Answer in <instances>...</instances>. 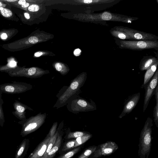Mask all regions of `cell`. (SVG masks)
<instances>
[{
	"instance_id": "5b68a950",
	"label": "cell",
	"mask_w": 158,
	"mask_h": 158,
	"mask_svg": "<svg viewBox=\"0 0 158 158\" xmlns=\"http://www.w3.org/2000/svg\"><path fill=\"white\" fill-rule=\"evenodd\" d=\"M115 43L120 48L135 51H141L147 49H158V40H122L115 39Z\"/></svg>"
},
{
	"instance_id": "8fae6325",
	"label": "cell",
	"mask_w": 158,
	"mask_h": 158,
	"mask_svg": "<svg viewBox=\"0 0 158 158\" xmlns=\"http://www.w3.org/2000/svg\"><path fill=\"white\" fill-rule=\"evenodd\" d=\"M140 93L138 92L131 96L125 102L123 110L118 118H121L131 113L137 105L139 100Z\"/></svg>"
},
{
	"instance_id": "4fadbf2b",
	"label": "cell",
	"mask_w": 158,
	"mask_h": 158,
	"mask_svg": "<svg viewBox=\"0 0 158 158\" xmlns=\"http://www.w3.org/2000/svg\"><path fill=\"white\" fill-rule=\"evenodd\" d=\"M51 138L48 135L32 153L28 158H40L44 154Z\"/></svg>"
},
{
	"instance_id": "6da1fadb",
	"label": "cell",
	"mask_w": 158,
	"mask_h": 158,
	"mask_svg": "<svg viewBox=\"0 0 158 158\" xmlns=\"http://www.w3.org/2000/svg\"><path fill=\"white\" fill-rule=\"evenodd\" d=\"M87 77L86 73H82L73 79L69 86L63 87L56 95L58 99L53 107L57 109L62 107L66 105L72 97L79 95L81 92V89L84 84Z\"/></svg>"
},
{
	"instance_id": "f546056e",
	"label": "cell",
	"mask_w": 158,
	"mask_h": 158,
	"mask_svg": "<svg viewBox=\"0 0 158 158\" xmlns=\"http://www.w3.org/2000/svg\"><path fill=\"white\" fill-rule=\"evenodd\" d=\"M81 51L79 49H77L75 50L74 53L75 55L77 56L79 55L81 52Z\"/></svg>"
},
{
	"instance_id": "3957f363",
	"label": "cell",
	"mask_w": 158,
	"mask_h": 158,
	"mask_svg": "<svg viewBox=\"0 0 158 158\" xmlns=\"http://www.w3.org/2000/svg\"><path fill=\"white\" fill-rule=\"evenodd\" d=\"M66 106L68 110L74 114L92 111L97 109L96 105L92 100L90 99V102H89L79 95L72 97Z\"/></svg>"
},
{
	"instance_id": "4316f807",
	"label": "cell",
	"mask_w": 158,
	"mask_h": 158,
	"mask_svg": "<svg viewBox=\"0 0 158 158\" xmlns=\"http://www.w3.org/2000/svg\"><path fill=\"white\" fill-rule=\"evenodd\" d=\"M57 122H55L53 124L48 134L51 138L55 134L56 131L57 126Z\"/></svg>"
},
{
	"instance_id": "2e32d148",
	"label": "cell",
	"mask_w": 158,
	"mask_h": 158,
	"mask_svg": "<svg viewBox=\"0 0 158 158\" xmlns=\"http://www.w3.org/2000/svg\"><path fill=\"white\" fill-rule=\"evenodd\" d=\"M158 64V61L151 65L146 71L144 76L143 84L142 85L146 84L154 74Z\"/></svg>"
},
{
	"instance_id": "277c9868",
	"label": "cell",
	"mask_w": 158,
	"mask_h": 158,
	"mask_svg": "<svg viewBox=\"0 0 158 158\" xmlns=\"http://www.w3.org/2000/svg\"><path fill=\"white\" fill-rule=\"evenodd\" d=\"M47 117L46 113L40 112L27 118L20 120L18 123L22 126L20 135L25 137L38 129L45 122Z\"/></svg>"
},
{
	"instance_id": "44dd1931",
	"label": "cell",
	"mask_w": 158,
	"mask_h": 158,
	"mask_svg": "<svg viewBox=\"0 0 158 158\" xmlns=\"http://www.w3.org/2000/svg\"><path fill=\"white\" fill-rule=\"evenodd\" d=\"M92 136V135L88 132L86 134L76 139L74 148L82 145Z\"/></svg>"
},
{
	"instance_id": "74e56055",
	"label": "cell",
	"mask_w": 158,
	"mask_h": 158,
	"mask_svg": "<svg viewBox=\"0 0 158 158\" xmlns=\"http://www.w3.org/2000/svg\"><path fill=\"white\" fill-rule=\"evenodd\" d=\"M2 6V3L0 2V7H2L1 6Z\"/></svg>"
},
{
	"instance_id": "836d02e7",
	"label": "cell",
	"mask_w": 158,
	"mask_h": 158,
	"mask_svg": "<svg viewBox=\"0 0 158 158\" xmlns=\"http://www.w3.org/2000/svg\"><path fill=\"white\" fill-rule=\"evenodd\" d=\"M43 54V53L42 52H37L35 54V56L36 57L39 56Z\"/></svg>"
},
{
	"instance_id": "d6986e66",
	"label": "cell",
	"mask_w": 158,
	"mask_h": 158,
	"mask_svg": "<svg viewBox=\"0 0 158 158\" xmlns=\"http://www.w3.org/2000/svg\"><path fill=\"white\" fill-rule=\"evenodd\" d=\"M155 96L156 103L154 108L153 116L154 120L157 127H158V85L156 88L154 94Z\"/></svg>"
},
{
	"instance_id": "484cf974",
	"label": "cell",
	"mask_w": 158,
	"mask_h": 158,
	"mask_svg": "<svg viewBox=\"0 0 158 158\" xmlns=\"http://www.w3.org/2000/svg\"><path fill=\"white\" fill-rule=\"evenodd\" d=\"M0 11L1 14L5 17H9L12 15L11 11L10 10L2 7H0Z\"/></svg>"
},
{
	"instance_id": "1f68e13d",
	"label": "cell",
	"mask_w": 158,
	"mask_h": 158,
	"mask_svg": "<svg viewBox=\"0 0 158 158\" xmlns=\"http://www.w3.org/2000/svg\"><path fill=\"white\" fill-rule=\"evenodd\" d=\"M29 5V4L27 2H26L24 4L21 5V7L23 8H26L28 7Z\"/></svg>"
},
{
	"instance_id": "52a82bcc",
	"label": "cell",
	"mask_w": 158,
	"mask_h": 158,
	"mask_svg": "<svg viewBox=\"0 0 158 158\" xmlns=\"http://www.w3.org/2000/svg\"><path fill=\"white\" fill-rule=\"evenodd\" d=\"M113 28L126 34L132 40L155 41L158 40V36L156 35L140 31L127 27L116 26Z\"/></svg>"
},
{
	"instance_id": "cb8c5ba5",
	"label": "cell",
	"mask_w": 158,
	"mask_h": 158,
	"mask_svg": "<svg viewBox=\"0 0 158 158\" xmlns=\"http://www.w3.org/2000/svg\"><path fill=\"white\" fill-rule=\"evenodd\" d=\"M2 93L0 91V126L3 127L5 123V118L3 109L4 102L2 98Z\"/></svg>"
},
{
	"instance_id": "d590c367",
	"label": "cell",
	"mask_w": 158,
	"mask_h": 158,
	"mask_svg": "<svg viewBox=\"0 0 158 158\" xmlns=\"http://www.w3.org/2000/svg\"><path fill=\"white\" fill-rule=\"evenodd\" d=\"M92 1V0H85L84 1V2L86 4H89Z\"/></svg>"
},
{
	"instance_id": "8d00e7d4",
	"label": "cell",
	"mask_w": 158,
	"mask_h": 158,
	"mask_svg": "<svg viewBox=\"0 0 158 158\" xmlns=\"http://www.w3.org/2000/svg\"><path fill=\"white\" fill-rule=\"evenodd\" d=\"M6 1L8 2H13L16 1V0H6Z\"/></svg>"
},
{
	"instance_id": "7402d4cb",
	"label": "cell",
	"mask_w": 158,
	"mask_h": 158,
	"mask_svg": "<svg viewBox=\"0 0 158 158\" xmlns=\"http://www.w3.org/2000/svg\"><path fill=\"white\" fill-rule=\"evenodd\" d=\"M97 147V146L93 145L86 148L77 158H88L94 153Z\"/></svg>"
},
{
	"instance_id": "ba28073f",
	"label": "cell",
	"mask_w": 158,
	"mask_h": 158,
	"mask_svg": "<svg viewBox=\"0 0 158 158\" xmlns=\"http://www.w3.org/2000/svg\"><path fill=\"white\" fill-rule=\"evenodd\" d=\"M32 88V85L30 84L16 81L0 85V91L9 94L22 93Z\"/></svg>"
},
{
	"instance_id": "7c38bea8",
	"label": "cell",
	"mask_w": 158,
	"mask_h": 158,
	"mask_svg": "<svg viewBox=\"0 0 158 158\" xmlns=\"http://www.w3.org/2000/svg\"><path fill=\"white\" fill-rule=\"evenodd\" d=\"M13 105L15 111H12V113L16 118L20 120L26 118V110H33L30 107L16 100H15Z\"/></svg>"
},
{
	"instance_id": "8992f818",
	"label": "cell",
	"mask_w": 158,
	"mask_h": 158,
	"mask_svg": "<svg viewBox=\"0 0 158 158\" xmlns=\"http://www.w3.org/2000/svg\"><path fill=\"white\" fill-rule=\"evenodd\" d=\"M7 73L11 77H23L31 78H40L48 73V72L35 67L27 69L15 67Z\"/></svg>"
},
{
	"instance_id": "e0dca14e",
	"label": "cell",
	"mask_w": 158,
	"mask_h": 158,
	"mask_svg": "<svg viewBox=\"0 0 158 158\" xmlns=\"http://www.w3.org/2000/svg\"><path fill=\"white\" fill-rule=\"evenodd\" d=\"M110 32L111 35L116 39L122 40H132L126 34L113 28H111L110 30Z\"/></svg>"
},
{
	"instance_id": "83f0119b",
	"label": "cell",
	"mask_w": 158,
	"mask_h": 158,
	"mask_svg": "<svg viewBox=\"0 0 158 158\" xmlns=\"http://www.w3.org/2000/svg\"><path fill=\"white\" fill-rule=\"evenodd\" d=\"M39 9V6L37 5L33 4L30 6L28 8V10L31 12H36Z\"/></svg>"
},
{
	"instance_id": "d6a6232c",
	"label": "cell",
	"mask_w": 158,
	"mask_h": 158,
	"mask_svg": "<svg viewBox=\"0 0 158 158\" xmlns=\"http://www.w3.org/2000/svg\"><path fill=\"white\" fill-rule=\"evenodd\" d=\"M26 2L25 0H20L18 2V4L20 5H22Z\"/></svg>"
},
{
	"instance_id": "f1b7e54d",
	"label": "cell",
	"mask_w": 158,
	"mask_h": 158,
	"mask_svg": "<svg viewBox=\"0 0 158 158\" xmlns=\"http://www.w3.org/2000/svg\"><path fill=\"white\" fill-rule=\"evenodd\" d=\"M29 42L31 44H35L38 41V39L35 36H31L28 39Z\"/></svg>"
},
{
	"instance_id": "ac0fdd59",
	"label": "cell",
	"mask_w": 158,
	"mask_h": 158,
	"mask_svg": "<svg viewBox=\"0 0 158 158\" xmlns=\"http://www.w3.org/2000/svg\"><path fill=\"white\" fill-rule=\"evenodd\" d=\"M75 141V139H73L65 142L63 146H60L59 150V153L62 154L73 148Z\"/></svg>"
},
{
	"instance_id": "7a4b0ae2",
	"label": "cell",
	"mask_w": 158,
	"mask_h": 158,
	"mask_svg": "<svg viewBox=\"0 0 158 158\" xmlns=\"http://www.w3.org/2000/svg\"><path fill=\"white\" fill-rule=\"evenodd\" d=\"M153 120L147 118L141 132L138 145V156L140 158H148L152 145V134Z\"/></svg>"
},
{
	"instance_id": "ffe728a7",
	"label": "cell",
	"mask_w": 158,
	"mask_h": 158,
	"mask_svg": "<svg viewBox=\"0 0 158 158\" xmlns=\"http://www.w3.org/2000/svg\"><path fill=\"white\" fill-rule=\"evenodd\" d=\"M82 147V145L73 148L60 155L56 158H71L80 152Z\"/></svg>"
},
{
	"instance_id": "9c48e42d",
	"label": "cell",
	"mask_w": 158,
	"mask_h": 158,
	"mask_svg": "<svg viewBox=\"0 0 158 158\" xmlns=\"http://www.w3.org/2000/svg\"><path fill=\"white\" fill-rule=\"evenodd\" d=\"M158 81V70L157 69L154 74L145 85H142V87L145 89L144 100L143 104V111L144 112L147 108L149 101L154 93Z\"/></svg>"
},
{
	"instance_id": "5bb4252c",
	"label": "cell",
	"mask_w": 158,
	"mask_h": 158,
	"mask_svg": "<svg viewBox=\"0 0 158 158\" xmlns=\"http://www.w3.org/2000/svg\"><path fill=\"white\" fill-rule=\"evenodd\" d=\"M29 144V139L26 138L24 139L17 148L15 158H23L27 154Z\"/></svg>"
},
{
	"instance_id": "30bf717a",
	"label": "cell",
	"mask_w": 158,
	"mask_h": 158,
	"mask_svg": "<svg viewBox=\"0 0 158 158\" xmlns=\"http://www.w3.org/2000/svg\"><path fill=\"white\" fill-rule=\"evenodd\" d=\"M118 148V145L115 142L107 141L97 146L94 152L90 156V158H97L109 156L115 152Z\"/></svg>"
},
{
	"instance_id": "d4e9b609",
	"label": "cell",
	"mask_w": 158,
	"mask_h": 158,
	"mask_svg": "<svg viewBox=\"0 0 158 158\" xmlns=\"http://www.w3.org/2000/svg\"><path fill=\"white\" fill-rule=\"evenodd\" d=\"M56 70L62 75H66L69 72V69L64 65L60 63H56L54 65Z\"/></svg>"
},
{
	"instance_id": "9a60e30c",
	"label": "cell",
	"mask_w": 158,
	"mask_h": 158,
	"mask_svg": "<svg viewBox=\"0 0 158 158\" xmlns=\"http://www.w3.org/2000/svg\"><path fill=\"white\" fill-rule=\"evenodd\" d=\"M158 61L157 58L152 56H144L141 60L139 66L141 71L146 70L151 65Z\"/></svg>"
},
{
	"instance_id": "4dcf8cb0",
	"label": "cell",
	"mask_w": 158,
	"mask_h": 158,
	"mask_svg": "<svg viewBox=\"0 0 158 158\" xmlns=\"http://www.w3.org/2000/svg\"><path fill=\"white\" fill-rule=\"evenodd\" d=\"M1 37L2 39L5 40L7 38V36L6 33H3L2 34Z\"/></svg>"
},
{
	"instance_id": "603a6c76",
	"label": "cell",
	"mask_w": 158,
	"mask_h": 158,
	"mask_svg": "<svg viewBox=\"0 0 158 158\" xmlns=\"http://www.w3.org/2000/svg\"><path fill=\"white\" fill-rule=\"evenodd\" d=\"M88 132L81 131H76L74 132H71L69 131L67 133L66 135V139H70L72 138L76 139L78 137L82 136L87 133Z\"/></svg>"
},
{
	"instance_id": "e575fe53",
	"label": "cell",
	"mask_w": 158,
	"mask_h": 158,
	"mask_svg": "<svg viewBox=\"0 0 158 158\" xmlns=\"http://www.w3.org/2000/svg\"><path fill=\"white\" fill-rule=\"evenodd\" d=\"M24 16L25 17V18L27 19H29L30 18V16L29 14L27 13H24Z\"/></svg>"
}]
</instances>
